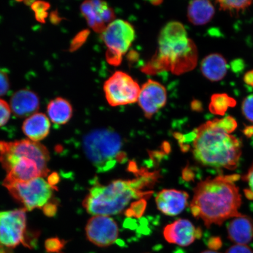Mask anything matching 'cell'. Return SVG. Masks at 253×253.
<instances>
[{"mask_svg":"<svg viewBox=\"0 0 253 253\" xmlns=\"http://www.w3.org/2000/svg\"><path fill=\"white\" fill-rule=\"evenodd\" d=\"M239 178L237 174L219 175L198 183L191 204L193 216L210 227L241 215L242 195L236 184Z\"/></svg>","mask_w":253,"mask_h":253,"instance_id":"cell-1","label":"cell"},{"mask_svg":"<svg viewBox=\"0 0 253 253\" xmlns=\"http://www.w3.org/2000/svg\"><path fill=\"white\" fill-rule=\"evenodd\" d=\"M159 178V172L141 169L134 179L115 180L107 185L94 181L84 200V207L93 216L119 214L131 201L150 197L153 192L145 189L153 188Z\"/></svg>","mask_w":253,"mask_h":253,"instance_id":"cell-2","label":"cell"},{"mask_svg":"<svg viewBox=\"0 0 253 253\" xmlns=\"http://www.w3.org/2000/svg\"><path fill=\"white\" fill-rule=\"evenodd\" d=\"M195 159L206 167L235 169L242 154V141L221 126L218 119L210 120L192 131Z\"/></svg>","mask_w":253,"mask_h":253,"instance_id":"cell-3","label":"cell"},{"mask_svg":"<svg viewBox=\"0 0 253 253\" xmlns=\"http://www.w3.org/2000/svg\"><path fill=\"white\" fill-rule=\"evenodd\" d=\"M48 150L29 140L0 141V163L7 172L4 181L27 182L45 177L49 172Z\"/></svg>","mask_w":253,"mask_h":253,"instance_id":"cell-4","label":"cell"},{"mask_svg":"<svg viewBox=\"0 0 253 253\" xmlns=\"http://www.w3.org/2000/svg\"><path fill=\"white\" fill-rule=\"evenodd\" d=\"M123 147L122 138L110 128L94 129L86 135L83 141L85 155L100 172H106L126 160Z\"/></svg>","mask_w":253,"mask_h":253,"instance_id":"cell-5","label":"cell"},{"mask_svg":"<svg viewBox=\"0 0 253 253\" xmlns=\"http://www.w3.org/2000/svg\"><path fill=\"white\" fill-rule=\"evenodd\" d=\"M192 58L197 59V49L189 39L185 27L178 21L169 22L160 32L157 59L175 65L188 60L191 61Z\"/></svg>","mask_w":253,"mask_h":253,"instance_id":"cell-6","label":"cell"},{"mask_svg":"<svg viewBox=\"0 0 253 253\" xmlns=\"http://www.w3.org/2000/svg\"><path fill=\"white\" fill-rule=\"evenodd\" d=\"M3 185L25 211L43 208L53 195V189L43 177L27 182L3 181Z\"/></svg>","mask_w":253,"mask_h":253,"instance_id":"cell-7","label":"cell"},{"mask_svg":"<svg viewBox=\"0 0 253 253\" xmlns=\"http://www.w3.org/2000/svg\"><path fill=\"white\" fill-rule=\"evenodd\" d=\"M101 34L107 47V62L114 66L120 65L135 40L133 26L128 21L116 19Z\"/></svg>","mask_w":253,"mask_h":253,"instance_id":"cell-8","label":"cell"},{"mask_svg":"<svg viewBox=\"0 0 253 253\" xmlns=\"http://www.w3.org/2000/svg\"><path fill=\"white\" fill-rule=\"evenodd\" d=\"M103 90L107 102L117 107L137 102L141 87L128 74L118 71L104 82Z\"/></svg>","mask_w":253,"mask_h":253,"instance_id":"cell-9","label":"cell"},{"mask_svg":"<svg viewBox=\"0 0 253 253\" xmlns=\"http://www.w3.org/2000/svg\"><path fill=\"white\" fill-rule=\"evenodd\" d=\"M24 209L0 212V244L14 249L23 243L27 229Z\"/></svg>","mask_w":253,"mask_h":253,"instance_id":"cell-10","label":"cell"},{"mask_svg":"<svg viewBox=\"0 0 253 253\" xmlns=\"http://www.w3.org/2000/svg\"><path fill=\"white\" fill-rule=\"evenodd\" d=\"M87 239L99 248H107L115 243L119 236L116 221L108 216H93L85 227Z\"/></svg>","mask_w":253,"mask_h":253,"instance_id":"cell-11","label":"cell"},{"mask_svg":"<svg viewBox=\"0 0 253 253\" xmlns=\"http://www.w3.org/2000/svg\"><path fill=\"white\" fill-rule=\"evenodd\" d=\"M167 100L166 87L159 82L149 79L141 86L137 102L145 117L151 118L166 105Z\"/></svg>","mask_w":253,"mask_h":253,"instance_id":"cell-12","label":"cell"},{"mask_svg":"<svg viewBox=\"0 0 253 253\" xmlns=\"http://www.w3.org/2000/svg\"><path fill=\"white\" fill-rule=\"evenodd\" d=\"M164 239L170 244L187 247L202 237V231L191 221L180 219L168 224L163 231Z\"/></svg>","mask_w":253,"mask_h":253,"instance_id":"cell-13","label":"cell"},{"mask_svg":"<svg viewBox=\"0 0 253 253\" xmlns=\"http://www.w3.org/2000/svg\"><path fill=\"white\" fill-rule=\"evenodd\" d=\"M81 11L89 26L99 33H102L109 24L116 20L113 9L102 1L84 2L81 6Z\"/></svg>","mask_w":253,"mask_h":253,"instance_id":"cell-14","label":"cell"},{"mask_svg":"<svg viewBox=\"0 0 253 253\" xmlns=\"http://www.w3.org/2000/svg\"><path fill=\"white\" fill-rule=\"evenodd\" d=\"M189 195L176 189H163L158 192L156 202L158 210L167 216H175L182 212L188 204Z\"/></svg>","mask_w":253,"mask_h":253,"instance_id":"cell-15","label":"cell"},{"mask_svg":"<svg viewBox=\"0 0 253 253\" xmlns=\"http://www.w3.org/2000/svg\"><path fill=\"white\" fill-rule=\"evenodd\" d=\"M9 105L15 115L25 118L36 113L39 108L40 100L33 91L23 89L17 91L12 96Z\"/></svg>","mask_w":253,"mask_h":253,"instance_id":"cell-16","label":"cell"},{"mask_svg":"<svg viewBox=\"0 0 253 253\" xmlns=\"http://www.w3.org/2000/svg\"><path fill=\"white\" fill-rule=\"evenodd\" d=\"M228 238L236 245H246L253 237V220L251 217L241 214L234 217L227 226Z\"/></svg>","mask_w":253,"mask_h":253,"instance_id":"cell-17","label":"cell"},{"mask_svg":"<svg viewBox=\"0 0 253 253\" xmlns=\"http://www.w3.org/2000/svg\"><path fill=\"white\" fill-rule=\"evenodd\" d=\"M50 122L45 114L36 113L28 117L23 125L24 133L29 140L39 142L43 140L50 132Z\"/></svg>","mask_w":253,"mask_h":253,"instance_id":"cell-18","label":"cell"},{"mask_svg":"<svg viewBox=\"0 0 253 253\" xmlns=\"http://www.w3.org/2000/svg\"><path fill=\"white\" fill-rule=\"evenodd\" d=\"M201 69L202 74L208 80L219 81L222 80L227 74V61L219 53H211L202 60Z\"/></svg>","mask_w":253,"mask_h":253,"instance_id":"cell-19","label":"cell"},{"mask_svg":"<svg viewBox=\"0 0 253 253\" xmlns=\"http://www.w3.org/2000/svg\"><path fill=\"white\" fill-rule=\"evenodd\" d=\"M214 14V6L208 0L192 1L188 5V20L195 25H203L210 23Z\"/></svg>","mask_w":253,"mask_h":253,"instance_id":"cell-20","label":"cell"},{"mask_svg":"<svg viewBox=\"0 0 253 253\" xmlns=\"http://www.w3.org/2000/svg\"><path fill=\"white\" fill-rule=\"evenodd\" d=\"M47 115L55 124L65 125L71 120L73 109L70 103L62 97L52 100L47 107Z\"/></svg>","mask_w":253,"mask_h":253,"instance_id":"cell-21","label":"cell"},{"mask_svg":"<svg viewBox=\"0 0 253 253\" xmlns=\"http://www.w3.org/2000/svg\"><path fill=\"white\" fill-rule=\"evenodd\" d=\"M237 102L235 99L226 93L214 94L211 97L210 110L214 115L223 116L230 107H234Z\"/></svg>","mask_w":253,"mask_h":253,"instance_id":"cell-22","label":"cell"},{"mask_svg":"<svg viewBox=\"0 0 253 253\" xmlns=\"http://www.w3.org/2000/svg\"><path fill=\"white\" fill-rule=\"evenodd\" d=\"M219 6L220 10L230 12L231 13L238 14L240 11L245 10L252 4V1H227V0H219L216 1Z\"/></svg>","mask_w":253,"mask_h":253,"instance_id":"cell-23","label":"cell"},{"mask_svg":"<svg viewBox=\"0 0 253 253\" xmlns=\"http://www.w3.org/2000/svg\"><path fill=\"white\" fill-rule=\"evenodd\" d=\"M67 242L58 237L47 239L45 242V249L47 253H61Z\"/></svg>","mask_w":253,"mask_h":253,"instance_id":"cell-24","label":"cell"},{"mask_svg":"<svg viewBox=\"0 0 253 253\" xmlns=\"http://www.w3.org/2000/svg\"><path fill=\"white\" fill-rule=\"evenodd\" d=\"M242 179L248 185V188L244 191L246 197L249 200L253 201V163Z\"/></svg>","mask_w":253,"mask_h":253,"instance_id":"cell-25","label":"cell"},{"mask_svg":"<svg viewBox=\"0 0 253 253\" xmlns=\"http://www.w3.org/2000/svg\"><path fill=\"white\" fill-rule=\"evenodd\" d=\"M11 112L10 105L6 101L0 99V127L7 124Z\"/></svg>","mask_w":253,"mask_h":253,"instance_id":"cell-26","label":"cell"},{"mask_svg":"<svg viewBox=\"0 0 253 253\" xmlns=\"http://www.w3.org/2000/svg\"><path fill=\"white\" fill-rule=\"evenodd\" d=\"M242 110L245 118L253 123V94L249 95L243 100Z\"/></svg>","mask_w":253,"mask_h":253,"instance_id":"cell-27","label":"cell"},{"mask_svg":"<svg viewBox=\"0 0 253 253\" xmlns=\"http://www.w3.org/2000/svg\"><path fill=\"white\" fill-rule=\"evenodd\" d=\"M40 233L37 231H27L24 236L23 245L28 249H33L37 244Z\"/></svg>","mask_w":253,"mask_h":253,"instance_id":"cell-28","label":"cell"},{"mask_svg":"<svg viewBox=\"0 0 253 253\" xmlns=\"http://www.w3.org/2000/svg\"><path fill=\"white\" fill-rule=\"evenodd\" d=\"M9 88V79L4 71L0 70V96L8 92Z\"/></svg>","mask_w":253,"mask_h":253,"instance_id":"cell-29","label":"cell"},{"mask_svg":"<svg viewBox=\"0 0 253 253\" xmlns=\"http://www.w3.org/2000/svg\"><path fill=\"white\" fill-rule=\"evenodd\" d=\"M226 253H253V252L248 245H235L227 249Z\"/></svg>","mask_w":253,"mask_h":253,"instance_id":"cell-30","label":"cell"},{"mask_svg":"<svg viewBox=\"0 0 253 253\" xmlns=\"http://www.w3.org/2000/svg\"><path fill=\"white\" fill-rule=\"evenodd\" d=\"M57 205L53 202H49L45 207L43 208L44 214L47 216H55L57 211Z\"/></svg>","mask_w":253,"mask_h":253,"instance_id":"cell-31","label":"cell"},{"mask_svg":"<svg viewBox=\"0 0 253 253\" xmlns=\"http://www.w3.org/2000/svg\"><path fill=\"white\" fill-rule=\"evenodd\" d=\"M221 246H222V242L219 237H213V238L210 239L208 243V248L211 251H216L217 250L221 248Z\"/></svg>","mask_w":253,"mask_h":253,"instance_id":"cell-32","label":"cell"},{"mask_svg":"<svg viewBox=\"0 0 253 253\" xmlns=\"http://www.w3.org/2000/svg\"><path fill=\"white\" fill-rule=\"evenodd\" d=\"M59 181V177L58 174L53 173L50 175L47 180V182L49 183V185L52 186L53 189H55L56 185L58 183Z\"/></svg>","mask_w":253,"mask_h":253,"instance_id":"cell-33","label":"cell"},{"mask_svg":"<svg viewBox=\"0 0 253 253\" xmlns=\"http://www.w3.org/2000/svg\"><path fill=\"white\" fill-rule=\"evenodd\" d=\"M243 79L246 84L253 87V70L246 72Z\"/></svg>","mask_w":253,"mask_h":253,"instance_id":"cell-34","label":"cell"},{"mask_svg":"<svg viewBox=\"0 0 253 253\" xmlns=\"http://www.w3.org/2000/svg\"><path fill=\"white\" fill-rule=\"evenodd\" d=\"M244 133L248 137H251L253 135V126H247L245 129Z\"/></svg>","mask_w":253,"mask_h":253,"instance_id":"cell-35","label":"cell"},{"mask_svg":"<svg viewBox=\"0 0 253 253\" xmlns=\"http://www.w3.org/2000/svg\"><path fill=\"white\" fill-rule=\"evenodd\" d=\"M0 253H13L12 250L0 244Z\"/></svg>","mask_w":253,"mask_h":253,"instance_id":"cell-36","label":"cell"},{"mask_svg":"<svg viewBox=\"0 0 253 253\" xmlns=\"http://www.w3.org/2000/svg\"><path fill=\"white\" fill-rule=\"evenodd\" d=\"M201 253H221L220 252H218L217 251H211V250H209V251H205L202 252Z\"/></svg>","mask_w":253,"mask_h":253,"instance_id":"cell-37","label":"cell"}]
</instances>
